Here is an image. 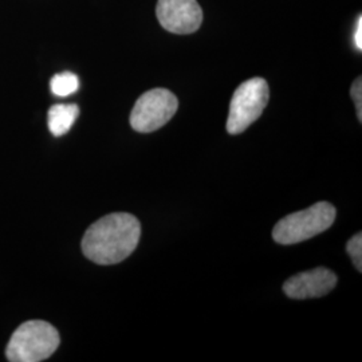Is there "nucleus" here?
<instances>
[{
    "instance_id": "nucleus-6",
    "label": "nucleus",
    "mask_w": 362,
    "mask_h": 362,
    "mask_svg": "<svg viewBox=\"0 0 362 362\" xmlns=\"http://www.w3.org/2000/svg\"><path fill=\"white\" fill-rule=\"evenodd\" d=\"M156 15L160 25L173 34H192L203 23V10L196 0H158Z\"/></svg>"
},
{
    "instance_id": "nucleus-1",
    "label": "nucleus",
    "mask_w": 362,
    "mask_h": 362,
    "mask_svg": "<svg viewBox=\"0 0 362 362\" xmlns=\"http://www.w3.org/2000/svg\"><path fill=\"white\" fill-rule=\"evenodd\" d=\"M141 236V224L130 214H110L93 223L82 239L86 258L103 266L117 264L136 250Z\"/></svg>"
},
{
    "instance_id": "nucleus-8",
    "label": "nucleus",
    "mask_w": 362,
    "mask_h": 362,
    "mask_svg": "<svg viewBox=\"0 0 362 362\" xmlns=\"http://www.w3.org/2000/svg\"><path fill=\"white\" fill-rule=\"evenodd\" d=\"M79 116V107L76 104L52 105L47 113V125L52 136L61 137L74 125Z\"/></svg>"
},
{
    "instance_id": "nucleus-9",
    "label": "nucleus",
    "mask_w": 362,
    "mask_h": 362,
    "mask_svg": "<svg viewBox=\"0 0 362 362\" xmlns=\"http://www.w3.org/2000/svg\"><path fill=\"white\" fill-rule=\"evenodd\" d=\"M52 94L57 97H67L71 95L79 88V79L74 73L65 71L61 74H55L50 82Z\"/></svg>"
},
{
    "instance_id": "nucleus-11",
    "label": "nucleus",
    "mask_w": 362,
    "mask_h": 362,
    "mask_svg": "<svg viewBox=\"0 0 362 362\" xmlns=\"http://www.w3.org/2000/svg\"><path fill=\"white\" fill-rule=\"evenodd\" d=\"M351 98L354 101L356 105V112H357V117L360 119V122L362 121V79L361 77L357 78L354 82H353V86H351Z\"/></svg>"
},
{
    "instance_id": "nucleus-7",
    "label": "nucleus",
    "mask_w": 362,
    "mask_h": 362,
    "mask_svg": "<svg viewBox=\"0 0 362 362\" xmlns=\"http://www.w3.org/2000/svg\"><path fill=\"white\" fill-rule=\"evenodd\" d=\"M337 285V275L333 272L318 267L310 272H300L284 285L286 296L293 299H310L324 297Z\"/></svg>"
},
{
    "instance_id": "nucleus-5",
    "label": "nucleus",
    "mask_w": 362,
    "mask_h": 362,
    "mask_svg": "<svg viewBox=\"0 0 362 362\" xmlns=\"http://www.w3.org/2000/svg\"><path fill=\"white\" fill-rule=\"evenodd\" d=\"M179 101L172 91L152 89L144 93L130 113V127L140 133H151L168 124L176 115Z\"/></svg>"
},
{
    "instance_id": "nucleus-12",
    "label": "nucleus",
    "mask_w": 362,
    "mask_h": 362,
    "mask_svg": "<svg viewBox=\"0 0 362 362\" xmlns=\"http://www.w3.org/2000/svg\"><path fill=\"white\" fill-rule=\"evenodd\" d=\"M354 43H356V47L361 52L362 50V18L361 15L358 16V22H357V28H356V33H354Z\"/></svg>"
},
{
    "instance_id": "nucleus-4",
    "label": "nucleus",
    "mask_w": 362,
    "mask_h": 362,
    "mask_svg": "<svg viewBox=\"0 0 362 362\" xmlns=\"http://www.w3.org/2000/svg\"><path fill=\"white\" fill-rule=\"evenodd\" d=\"M270 90L263 78H251L235 90L227 118V132L240 134L262 116L269 104Z\"/></svg>"
},
{
    "instance_id": "nucleus-10",
    "label": "nucleus",
    "mask_w": 362,
    "mask_h": 362,
    "mask_svg": "<svg viewBox=\"0 0 362 362\" xmlns=\"http://www.w3.org/2000/svg\"><path fill=\"white\" fill-rule=\"evenodd\" d=\"M346 251L353 260L356 269L361 272L362 270V235L361 233L354 235L346 245Z\"/></svg>"
},
{
    "instance_id": "nucleus-2",
    "label": "nucleus",
    "mask_w": 362,
    "mask_h": 362,
    "mask_svg": "<svg viewBox=\"0 0 362 362\" xmlns=\"http://www.w3.org/2000/svg\"><path fill=\"white\" fill-rule=\"evenodd\" d=\"M59 342V333L52 325L39 320L27 321L13 332L6 357L11 362L45 361L58 349Z\"/></svg>"
},
{
    "instance_id": "nucleus-3",
    "label": "nucleus",
    "mask_w": 362,
    "mask_h": 362,
    "mask_svg": "<svg viewBox=\"0 0 362 362\" xmlns=\"http://www.w3.org/2000/svg\"><path fill=\"white\" fill-rule=\"evenodd\" d=\"M337 211L330 203L314 206L287 215L274 227L272 238L279 245H297L325 233L336 220Z\"/></svg>"
}]
</instances>
